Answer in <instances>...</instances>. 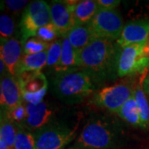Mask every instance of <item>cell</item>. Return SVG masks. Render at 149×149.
Instances as JSON below:
<instances>
[{"label": "cell", "instance_id": "obj_24", "mask_svg": "<svg viewBox=\"0 0 149 149\" xmlns=\"http://www.w3.org/2000/svg\"><path fill=\"white\" fill-rule=\"evenodd\" d=\"M62 42L61 39L55 40L50 44L49 47L47 50V66L52 67L58 63L61 55Z\"/></svg>", "mask_w": 149, "mask_h": 149}, {"label": "cell", "instance_id": "obj_13", "mask_svg": "<svg viewBox=\"0 0 149 149\" xmlns=\"http://www.w3.org/2000/svg\"><path fill=\"white\" fill-rule=\"evenodd\" d=\"M52 23L58 31L60 36H65L75 25L69 1H55L50 4Z\"/></svg>", "mask_w": 149, "mask_h": 149}, {"label": "cell", "instance_id": "obj_2", "mask_svg": "<svg viewBox=\"0 0 149 149\" xmlns=\"http://www.w3.org/2000/svg\"><path fill=\"white\" fill-rule=\"evenodd\" d=\"M95 83L89 72L78 67L56 74L53 80V90L62 101L78 103L95 94Z\"/></svg>", "mask_w": 149, "mask_h": 149}, {"label": "cell", "instance_id": "obj_15", "mask_svg": "<svg viewBox=\"0 0 149 149\" xmlns=\"http://www.w3.org/2000/svg\"><path fill=\"white\" fill-rule=\"evenodd\" d=\"M69 3L75 25L90 23L99 11L97 3L94 0L69 1Z\"/></svg>", "mask_w": 149, "mask_h": 149}, {"label": "cell", "instance_id": "obj_4", "mask_svg": "<svg viewBox=\"0 0 149 149\" xmlns=\"http://www.w3.org/2000/svg\"><path fill=\"white\" fill-rule=\"evenodd\" d=\"M148 69L149 40L121 49L118 60V76L147 74Z\"/></svg>", "mask_w": 149, "mask_h": 149}, {"label": "cell", "instance_id": "obj_23", "mask_svg": "<svg viewBox=\"0 0 149 149\" xmlns=\"http://www.w3.org/2000/svg\"><path fill=\"white\" fill-rule=\"evenodd\" d=\"M50 44L39 40L38 38H30L22 44V52L25 55H33L47 51Z\"/></svg>", "mask_w": 149, "mask_h": 149}, {"label": "cell", "instance_id": "obj_10", "mask_svg": "<svg viewBox=\"0 0 149 149\" xmlns=\"http://www.w3.org/2000/svg\"><path fill=\"white\" fill-rule=\"evenodd\" d=\"M27 110V118L23 128L29 131H37L52 123L55 109L47 102L42 101L38 104H32L24 102Z\"/></svg>", "mask_w": 149, "mask_h": 149}, {"label": "cell", "instance_id": "obj_11", "mask_svg": "<svg viewBox=\"0 0 149 149\" xmlns=\"http://www.w3.org/2000/svg\"><path fill=\"white\" fill-rule=\"evenodd\" d=\"M0 102L2 111L9 112L23 104L19 83L17 77L7 74L1 78Z\"/></svg>", "mask_w": 149, "mask_h": 149}, {"label": "cell", "instance_id": "obj_30", "mask_svg": "<svg viewBox=\"0 0 149 149\" xmlns=\"http://www.w3.org/2000/svg\"><path fill=\"white\" fill-rule=\"evenodd\" d=\"M143 88L144 92L146 93V95H149V73L146 76V78L144 79L143 83Z\"/></svg>", "mask_w": 149, "mask_h": 149}, {"label": "cell", "instance_id": "obj_7", "mask_svg": "<svg viewBox=\"0 0 149 149\" xmlns=\"http://www.w3.org/2000/svg\"><path fill=\"white\" fill-rule=\"evenodd\" d=\"M134 87L129 82L107 86L95 92L91 102L96 106L117 113L123 104L133 95Z\"/></svg>", "mask_w": 149, "mask_h": 149}, {"label": "cell", "instance_id": "obj_18", "mask_svg": "<svg viewBox=\"0 0 149 149\" xmlns=\"http://www.w3.org/2000/svg\"><path fill=\"white\" fill-rule=\"evenodd\" d=\"M47 51L33 55H25L22 57L18 65L17 76L26 71H41V70L47 65Z\"/></svg>", "mask_w": 149, "mask_h": 149}, {"label": "cell", "instance_id": "obj_12", "mask_svg": "<svg viewBox=\"0 0 149 149\" xmlns=\"http://www.w3.org/2000/svg\"><path fill=\"white\" fill-rule=\"evenodd\" d=\"M149 40V19H141L128 22L123 28L122 33L117 40L121 48L139 44Z\"/></svg>", "mask_w": 149, "mask_h": 149}, {"label": "cell", "instance_id": "obj_31", "mask_svg": "<svg viewBox=\"0 0 149 149\" xmlns=\"http://www.w3.org/2000/svg\"><path fill=\"white\" fill-rule=\"evenodd\" d=\"M0 149H9L5 143V142L1 139H0Z\"/></svg>", "mask_w": 149, "mask_h": 149}, {"label": "cell", "instance_id": "obj_5", "mask_svg": "<svg viewBox=\"0 0 149 149\" xmlns=\"http://www.w3.org/2000/svg\"><path fill=\"white\" fill-rule=\"evenodd\" d=\"M52 22L50 5L45 1H35L28 4L22 13L20 30L22 44L36 37L40 28Z\"/></svg>", "mask_w": 149, "mask_h": 149}, {"label": "cell", "instance_id": "obj_33", "mask_svg": "<svg viewBox=\"0 0 149 149\" xmlns=\"http://www.w3.org/2000/svg\"><path fill=\"white\" fill-rule=\"evenodd\" d=\"M147 96H148V95H147ZM148 100H149V95H148Z\"/></svg>", "mask_w": 149, "mask_h": 149}, {"label": "cell", "instance_id": "obj_1", "mask_svg": "<svg viewBox=\"0 0 149 149\" xmlns=\"http://www.w3.org/2000/svg\"><path fill=\"white\" fill-rule=\"evenodd\" d=\"M121 48L113 41L95 38L88 46L75 52L76 66L89 72L95 82L111 79L117 74Z\"/></svg>", "mask_w": 149, "mask_h": 149}, {"label": "cell", "instance_id": "obj_9", "mask_svg": "<svg viewBox=\"0 0 149 149\" xmlns=\"http://www.w3.org/2000/svg\"><path fill=\"white\" fill-rule=\"evenodd\" d=\"M23 102L38 104L43 101L48 88V81L42 71H26L17 77Z\"/></svg>", "mask_w": 149, "mask_h": 149}, {"label": "cell", "instance_id": "obj_22", "mask_svg": "<svg viewBox=\"0 0 149 149\" xmlns=\"http://www.w3.org/2000/svg\"><path fill=\"white\" fill-rule=\"evenodd\" d=\"M13 149H36L33 133L27 128L17 126Z\"/></svg>", "mask_w": 149, "mask_h": 149}, {"label": "cell", "instance_id": "obj_3", "mask_svg": "<svg viewBox=\"0 0 149 149\" xmlns=\"http://www.w3.org/2000/svg\"><path fill=\"white\" fill-rule=\"evenodd\" d=\"M118 130L104 118H95L85 124L74 145L85 149H110L116 146Z\"/></svg>", "mask_w": 149, "mask_h": 149}, {"label": "cell", "instance_id": "obj_8", "mask_svg": "<svg viewBox=\"0 0 149 149\" xmlns=\"http://www.w3.org/2000/svg\"><path fill=\"white\" fill-rule=\"evenodd\" d=\"M95 38L117 41L124 27L123 22L117 10L99 9L90 22Z\"/></svg>", "mask_w": 149, "mask_h": 149}, {"label": "cell", "instance_id": "obj_17", "mask_svg": "<svg viewBox=\"0 0 149 149\" xmlns=\"http://www.w3.org/2000/svg\"><path fill=\"white\" fill-rule=\"evenodd\" d=\"M62 48L61 55L58 63L53 67L54 71L56 74L64 73L70 70L78 68L75 62V52L70 45L66 36H63L61 38Z\"/></svg>", "mask_w": 149, "mask_h": 149}, {"label": "cell", "instance_id": "obj_29", "mask_svg": "<svg viewBox=\"0 0 149 149\" xmlns=\"http://www.w3.org/2000/svg\"><path fill=\"white\" fill-rule=\"evenodd\" d=\"M99 9L114 10L120 4V0H96Z\"/></svg>", "mask_w": 149, "mask_h": 149}, {"label": "cell", "instance_id": "obj_21", "mask_svg": "<svg viewBox=\"0 0 149 149\" xmlns=\"http://www.w3.org/2000/svg\"><path fill=\"white\" fill-rule=\"evenodd\" d=\"M0 122V139L5 142L8 148L13 149L17 126L12 122L3 111H1Z\"/></svg>", "mask_w": 149, "mask_h": 149}, {"label": "cell", "instance_id": "obj_14", "mask_svg": "<svg viewBox=\"0 0 149 149\" xmlns=\"http://www.w3.org/2000/svg\"><path fill=\"white\" fill-rule=\"evenodd\" d=\"M22 46L18 40L9 38L1 41V60L4 62L8 73L14 77L17 76V68L22 59Z\"/></svg>", "mask_w": 149, "mask_h": 149}, {"label": "cell", "instance_id": "obj_32", "mask_svg": "<svg viewBox=\"0 0 149 149\" xmlns=\"http://www.w3.org/2000/svg\"><path fill=\"white\" fill-rule=\"evenodd\" d=\"M69 149H85V148H80V147H78V146H76V145H74V146L70 147Z\"/></svg>", "mask_w": 149, "mask_h": 149}, {"label": "cell", "instance_id": "obj_25", "mask_svg": "<svg viewBox=\"0 0 149 149\" xmlns=\"http://www.w3.org/2000/svg\"><path fill=\"white\" fill-rule=\"evenodd\" d=\"M3 113L12 122H13L16 124L17 126L24 127V123L26 121V118H27V110H26L24 102L22 104L13 109V110L9 112H3Z\"/></svg>", "mask_w": 149, "mask_h": 149}, {"label": "cell", "instance_id": "obj_6", "mask_svg": "<svg viewBox=\"0 0 149 149\" xmlns=\"http://www.w3.org/2000/svg\"><path fill=\"white\" fill-rule=\"evenodd\" d=\"M76 129L65 124L51 123L32 132L36 149H63L76 137Z\"/></svg>", "mask_w": 149, "mask_h": 149}, {"label": "cell", "instance_id": "obj_28", "mask_svg": "<svg viewBox=\"0 0 149 149\" xmlns=\"http://www.w3.org/2000/svg\"><path fill=\"white\" fill-rule=\"evenodd\" d=\"M4 5L7 7L8 9H9L12 12H19L22 10L28 4V1H16V0H6L3 2ZM28 6V5H27Z\"/></svg>", "mask_w": 149, "mask_h": 149}, {"label": "cell", "instance_id": "obj_19", "mask_svg": "<svg viewBox=\"0 0 149 149\" xmlns=\"http://www.w3.org/2000/svg\"><path fill=\"white\" fill-rule=\"evenodd\" d=\"M117 113L123 120L128 123V124L133 127H139L143 128L138 104L133 95L123 104V105L119 109Z\"/></svg>", "mask_w": 149, "mask_h": 149}, {"label": "cell", "instance_id": "obj_26", "mask_svg": "<svg viewBox=\"0 0 149 149\" xmlns=\"http://www.w3.org/2000/svg\"><path fill=\"white\" fill-rule=\"evenodd\" d=\"M14 32V22L10 17L2 14L0 17V35L1 41L12 38Z\"/></svg>", "mask_w": 149, "mask_h": 149}, {"label": "cell", "instance_id": "obj_20", "mask_svg": "<svg viewBox=\"0 0 149 149\" xmlns=\"http://www.w3.org/2000/svg\"><path fill=\"white\" fill-rule=\"evenodd\" d=\"M143 81L144 80H143L140 84L134 87L133 96L138 104L143 128L149 129V100L143 88Z\"/></svg>", "mask_w": 149, "mask_h": 149}, {"label": "cell", "instance_id": "obj_27", "mask_svg": "<svg viewBox=\"0 0 149 149\" xmlns=\"http://www.w3.org/2000/svg\"><path fill=\"white\" fill-rule=\"evenodd\" d=\"M57 36H60L58 31L56 30V27H54L53 24L51 22L42 28H40L38 30V32H37L36 37L42 42L48 43L53 41Z\"/></svg>", "mask_w": 149, "mask_h": 149}, {"label": "cell", "instance_id": "obj_16", "mask_svg": "<svg viewBox=\"0 0 149 149\" xmlns=\"http://www.w3.org/2000/svg\"><path fill=\"white\" fill-rule=\"evenodd\" d=\"M74 52H79L95 39L90 23L76 24L65 35Z\"/></svg>", "mask_w": 149, "mask_h": 149}]
</instances>
